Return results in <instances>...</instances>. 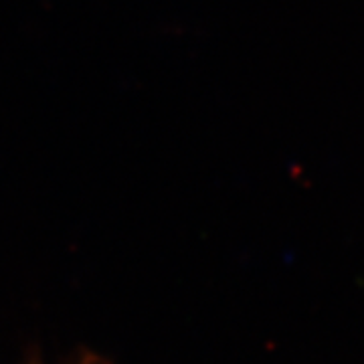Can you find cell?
Segmentation results:
<instances>
[{"label": "cell", "instance_id": "cell-1", "mask_svg": "<svg viewBox=\"0 0 364 364\" xmlns=\"http://www.w3.org/2000/svg\"><path fill=\"white\" fill-rule=\"evenodd\" d=\"M77 364H105V363H102V360H100V358H95V356H85V358Z\"/></svg>", "mask_w": 364, "mask_h": 364}]
</instances>
